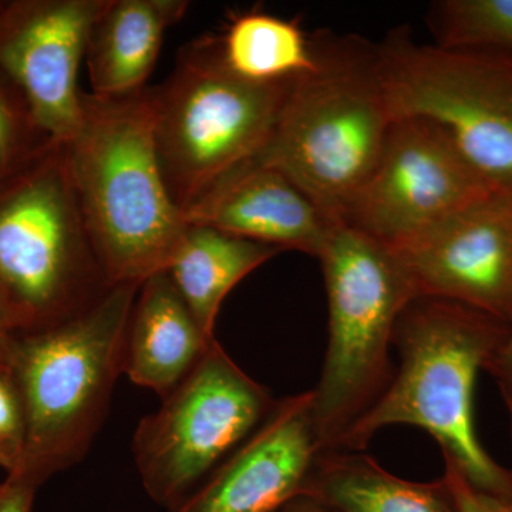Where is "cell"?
I'll return each instance as SVG.
<instances>
[{"instance_id":"23","label":"cell","mask_w":512,"mask_h":512,"mask_svg":"<svg viewBox=\"0 0 512 512\" xmlns=\"http://www.w3.org/2000/svg\"><path fill=\"white\" fill-rule=\"evenodd\" d=\"M39 485L22 474H9L0 483V512H32Z\"/></svg>"},{"instance_id":"4","label":"cell","mask_w":512,"mask_h":512,"mask_svg":"<svg viewBox=\"0 0 512 512\" xmlns=\"http://www.w3.org/2000/svg\"><path fill=\"white\" fill-rule=\"evenodd\" d=\"M140 285H114L86 312L47 328L13 333L8 365L25 404L19 473L42 485L80 463L101 429L117 379Z\"/></svg>"},{"instance_id":"25","label":"cell","mask_w":512,"mask_h":512,"mask_svg":"<svg viewBox=\"0 0 512 512\" xmlns=\"http://www.w3.org/2000/svg\"><path fill=\"white\" fill-rule=\"evenodd\" d=\"M487 370L493 373L498 384H500L505 403H507L508 410L512 413V320L510 332H508L503 348L494 357Z\"/></svg>"},{"instance_id":"18","label":"cell","mask_w":512,"mask_h":512,"mask_svg":"<svg viewBox=\"0 0 512 512\" xmlns=\"http://www.w3.org/2000/svg\"><path fill=\"white\" fill-rule=\"evenodd\" d=\"M279 252L220 229L188 224L165 272L202 330L215 336L218 312L228 293Z\"/></svg>"},{"instance_id":"17","label":"cell","mask_w":512,"mask_h":512,"mask_svg":"<svg viewBox=\"0 0 512 512\" xmlns=\"http://www.w3.org/2000/svg\"><path fill=\"white\" fill-rule=\"evenodd\" d=\"M305 498L325 512H457L443 477L404 480L365 451L320 454Z\"/></svg>"},{"instance_id":"5","label":"cell","mask_w":512,"mask_h":512,"mask_svg":"<svg viewBox=\"0 0 512 512\" xmlns=\"http://www.w3.org/2000/svg\"><path fill=\"white\" fill-rule=\"evenodd\" d=\"M328 295L325 362L312 393L320 454L343 441L389 389L394 332L414 293L392 249L348 224H333L319 255Z\"/></svg>"},{"instance_id":"13","label":"cell","mask_w":512,"mask_h":512,"mask_svg":"<svg viewBox=\"0 0 512 512\" xmlns=\"http://www.w3.org/2000/svg\"><path fill=\"white\" fill-rule=\"evenodd\" d=\"M319 456L311 390L278 400L262 426L170 512H285L305 498Z\"/></svg>"},{"instance_id":"10","label":"cell","mask_w":512,"mask_h":512,"mask_svg":"<svg viewBox=\"0 0 512 512\" xmlns=\"http://www.w3.org/2000/svg\"><path fill=\"white\" fill-rule=\"evenodd\" d=\"M498 194L437 124L394 120L379 160L342 224L387 247Z\"/></svg>"},{"instance_id":"8","label":"cell","mask_w":512,"mask_h":512,"mask_svg":"<svg viewBox=\"0 0 512 512\" xmlns=\"http://www.w3.org/2000/svg\"><path fill=\"white\" fill-rule=\"evenodd\" d=\"M376 50L393 119L437 124L495 191L512 194V57L421 45L407 30Z\"/></svg>"},{"instance_id":"27","label":"cell","mask_w":512,"mask_h":512,"mask_svg":"<svg viewBox=\"0 0 512 512\" xmlns=\"http://www.w3.org/2000/svg\"><path fill=\"white\" fill-rule=\"evenodd\" d=\"M319 508H316L315 505L309 503V501L301 500L298 503L289 507L285 512H319Z\"/></svg>"},{"instance_id":"12","label":"cell","mask_w":512,"mask_h":512,"mask_svg":"<svg viewBox=\"0 0 512 512\" xmlns=\"http://www.w3.org/2000/svg\"><path fill=\"white\" fill-rule=\"evenodd\" d=\"M106 0H46L16 6L0 23V69L30 119L53 143H66L82 121L80 64Z\"/></svg>"},{"instance_id":"1","label":"cell","mask_w":512,"mask_h":512,"mask_svg":"<svg viewBox=\"0 0 512 512\" xmlns=\"http://www.w3.org/2000/svg\"><path fill=\"white\" fill-rule=\"evenodd\" d=\"M508 332L505 323L461 303L414 299L394 332L393 346L402 359L399 370L340 451H365L384 427H419L439 443L444 464L468 483L512 500V473L487 453L474 423L478 373L491 365Z\"/></svg>"},{"instance_id":"3","label":"cell","mask_w":512,"mask_h":512,"mask_svg":"<svg viewBox=\"0 0 512 512\" xmlns=\"http://www.w3.org/2000/svg\"><path fill=\"white\" fill-rule=\"evenodd\" d=\"M316 67L293 80L256 163L292 181L330 224H342L394 123L376 45L316 35Z\"/></svg>"},{"instance_id":"6","label":"cell","mask_w":512,"mask_h":512,"mask_svg":"<svg viewBox=\"0 0 512 512\" xmlns=\"http://www.w3.org/2000/svg\"><path fill=\"white\" fill-rule=\"evenodd\" d=\"M101 264L62 143L0 194V299L16 332L57 325L113 288Z\"/></svg>"},{"instance_id":"19","label":"cell","mask_w":512,"mask_h":512,"mask_svg":"<svg viewBox=\"0 0 512 512\" xmlns=\"http://www.w3.org/2000/svg\"><path fill=\"white\" fill-rule=\"evenodd\" d=\"M218 40L228 69L248 82H289L316 67L312 39L296 20L244 13L229 22Z\"/></svg>"},{"instance_id":"11","label":"cell","mask_w":512,"mask_h":512,"mask_svg":"<svg viewBox=\"0 0 512 512\" xmlns=\"http://www.w3.org/2000/svg\"><path fill=\"white\" fill-rule=\"evenodd\" d=\"M392 249L414 298L444 299L512 320V194L493 197Z\"/></svg>"},{"instance_id":"20","label":"cell","mask_w":512,"mask_h":512,"mask_svg":"<svg viewBox=\"0 0 512 512\" xmlns=\"http://www.w3.org/2000/svg\"><path fill=\"white\" fill-rule=\"evenodd\" d=\"M429 20L434 45L512 57V0H441Z\"/></svg>"},{"instance_id":"9","label":"cell","mask_w":512,"mask_h":512,"mask_svg":"<svg viewBox=\"0 0 512 512\" xmlns=\"http://www.w3.org/2000/svg\"><path fill=\"white\" fill-rule=\"evenodd\" d=\"M161 400L160 409L138 423L133 451L148 495L168 512L190 498L278 402L218 342Z\"/></svg>"},{"instance_id":"2","label":"cell","mask_w":512,"mask_h":512,"mask_svg":"<svg viewBox=\"0 0 512 512\" xmlns=\"http://www.w3.org/2000/svg\"><path fill=\"white\" fill-rule=\"evenodd\" d=\"M62 144L110 284L141 285L165 271L188 224L158 163L153 89L116 97L83 93L82 121Z\"/></svg>"},{"instance_id":"21","label":"cell","mask_w":512,"mask_h":512,"mask_svg":"<svg viewBox=\"0 0 512 512\" xmlns=\"http://www.w3.org/2000/svg\"><path fill=\"white\" fill-rule=\"evenodd\" d=\"M26 436L25 404L6 357L0 362V467L8 476L19 473L23 466Z\"/></svg>"},{"instance_id":"7","label":"cell","mask_w":512,"mask_h":512,"mask_svg":"<svg viewBox=\"0 0 512 512\" xmlns=\"http://www.w3.org/2000/svg\"><path fill=\"white\" fill-rule=\"evenodd\" d=\"M292 82L241 79L222 59L218 37L180 50L153 97L158 163L183 215L221 177L259 156Z\"/></svg>"},{"instance_id":"16","label":"cell","mask_w":512,"mask_h":512,"mask_svg":"<svg viewBox=\"0 0 512 512\" xmlns=\"http://www.w3.org/2000/svg\"><path fill=\"white\" fill-rule=\"evenodd\" d=\"M188 8L187 0H106L84 55L92 94L116 97L146 89L165 33Z\"/></svg>"},{"instance_id":"14","label":"cell","mask_w":512,"mask_h":512,"mask_svg":"<svg viewBox=\"0 0 512 512\" xmlns=\"http://www.w3.org/2000/svg\"><path fill=\"white\" fill-rule=\"evenodd\" d=\"M184 220L316 259L333 227L292 181L255 160L212 184Z\"/></svg>"},{"instance_id":"22","label":"cell","mask_w":512,"mask_h":512,"mask_svg":"<svg viewBox=\"0 0 512 512\" xmlns=\"http://www.w3.org/2000/svg\"><path fill=\"white\" fill-rule=\"evenodd\" d=\"M443 480L453 495L457 512H512V500L478 490L448 464H444Z\"/></svg>"},{"instance_id":"15","label":"cell","mask_w":512,"mask_h":512,"mask_svg":"<svg viewBox=\"0 0 512 512\" xmlns=\"http://www.w3.org/2000/svg\"><path fill=\"white\" fill-rule=\"evenodd\" d=\"M215 342V336L202 330L167 272H158L138 288L124 336L123 373L163 399Z\"/></svg>"},{"instance_id":"26","label":"cell","mask_w":512,"mask_h":512,"mask_svg":"<svg viewBox=\"0 0 512 512\" xmlns=\"http://www.w3.org/2000/svg\"><path fill=\"white\" fill-rule=\"evenodd\" d=\"M13 333H15V330L12 328L8 312H6L2 299H0V362L8 357L10 340H12Z\"/></svg>"},{"instance_id":"24","label":"cell","mask_w":512,"mask_h":512,"mask_svg":"<svg viewBox=\"0 0 512 512\" xmlns=\"http://www.w3.org/2000/svg\"><path fill=\"white\" fill-rule=\"evenodd\" d=\"M20 120L8 94L0 87V173L15 157L19 144Z\"/></svg>"},{"instance_id":"28","label":"cell","mask_w":512,"mask_h":512,"mask_svg":"<svg viewBox=\"0 0 512 512\" xmlns=\"http://www.w3.org/2000/svg\"><path fill=\"white\" fill-rule=\"evenodd\" d=\"M511 414V433H512V413Z\"/></svg>"}]
</instances>
